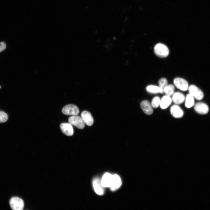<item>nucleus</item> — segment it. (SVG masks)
<instances>
[{
  "label": "nucleus",
  "instance_id": "a211bd4d",
  "mask_svg": "<svg viewBox=\"0 0 210 210\" xmlns=\"http://www.w3.org/2000/svg\"><path fill=\"white\" fill-rule=\"evenodd\" d=\"M159 87L160 89V93H164V89L165 87L168 85V82L167 79L165 78H162L159 81Z\"/></svg>",
  "mask_w": 210,
  "mask_h": 210
},
{
  "label": "nucleus",
  "instance_id": "dca6fc26",
  "mask_svg": "<svg viewBox=\"0 0 210 210\" xmlns=\"http://www.w3.org/2000/svg\"><path fill=\"white\" fill-rule=\"evenodd\" d=\"M172 101V98L170 96L167 95H165L162 97L161 100L160 106L162 109H165L169 106Z\"/></svg>",
  "mask_w": 210,
  "mask_h": 210
},
{
  "label": "nucleus",
  "instance_id": "423d86ee",
  "mask_svg": "<svg viewBox=\"0 0 210 210\" xmlns=\"http://www.w3.org/2000/svg\"><path fill=\"white\" fill-rule=\"evenodd\" d=\"M173 81L174 85L178 89L183 91H186L188 89V83L185 79L177 77L174 79Z\"/></svg>",
  "mask_w": 210,
  "mask_h": 210
},
{
  "label": "nucleus",
  "instance_id": "39448f33",
  "mask_svg": "<svg viewBox=\"0 0 210 210\" xmlns=\"http://www.w3.org/2000/svg\"><path fill=\"white\" fill-rule=\"evenodd\" d=\"M189 94L197 100H201L203 99L204 94L202 91L196 86L190 85L188 88Z\"/></svg>",
  "mask_w": 210,
  "mask_h": 210
},
{
  "label": "nucleus",
  "instance_id": "2eb2a0df",
  "mask_svg": "<svg viewBox=\"0 0 210 210\" xmlns=\"http://www.w3.org/2000/svg\"><path fill=\"white\" fill-rule=\"evenodd\" d=\"M185 99L184 94L180 92H176L172 94V101L176 104L182 103Z\"/></svg>",
  "mask_w": 210,
  "mask_h": 210
},
{
  "label": "nucleus",
  "instance_id": "4468645a",
  "mask_svg": "<svg viewBox=\"0 0 210 210\" xmlns=\"http://www.w3.org/2000/svg\"><path fill=\"white\" fill-rule=\"evenodd\" d=\"M113 178V175L108 173H105L101 179L102 184L104 187L111 186Z\"/></svg>",
  "mask_w": 210,
  "mask_h": 210
},
{
  "label": "nucleus",
  "instance_id": "412c9836",
  "mask_svg": "<svg viewBox=\"0 0 210 210\" xmlns=\"http://www.w3.org/2000/svg\"><path fill=\"white\" fill-rule=\"evenodd\" d=\"M161 99L158 96L154 97L151 102V104L153 107L155 108H157L160 104Z\"/></svg>",
  "mask_w": 210,
  "mask_h": 210
},
{
  "label": "nucleus",
  "instance_id": "ddd939ff",
  "mask_svg": "<svg viewBox=\"0 0 210 210\" xmlns=\"http://www.w3.org/2000/svg\"><path fill=\"white\" fill-rule=\"evenodd\" d=\"M141 107L144 112L147 115L151 114L153 112V107L148 101L144 100L142 101L140 104Z\"/></svg>",
  "mask_w": 210,
  "mask_h": 210
},
{
  "label": "nucleus",
  "instance_id": "5701e85b",
  "mask_svg": "<svg viewBox=\"0 0 210 210\" xmlns=\"http://www.w3.org/2000/svg\"><path fill=\"white\" fill-rule=\"evenodd\" d=\"M6 48V45L5 43L1 42L0 43V52H2L5 50Z\"/></svg>",
  "mask_w": 210,
  "mask_h": 210
},
{
  "label": "nucleus",
  "instance_id": "f03ea898",
  "mask_svg": "<svg viewBox=\"0 0 210 210\" xmlns=\"http://www.w3.org/2000/svg\"><path fill=\"white\" fill-rule=\"evenodd\" d=\"M11 208L14 210H22L24 207L23 200L18 197H13L10 199L9 202Z\"/></svg>",
  "mask_w": 210,
  "mask_h": 210
},
{
  "label": "nucleus",
  "instance_id": "20e7f679",
  "mask_svg": "<svg viewBox=\"0 0 210 210\" xmlns=\"http://www.w3.org/2000/svg\"><path fill=\"white\" fill-rule=\"evenodd\" d=\"M62 113L66 115H77L79 112V109L76 105L68 104L64 106L62 108Z\"/></svg>",
  "mask_w": 210,
  "mask_h": 210
},
{
  "label": "nucleus",
  "instance_id": "f8f14e48",
  "mask_svg": "<svg viewBox=\"0 0 210 210\" xmlns=\"http://www.w3.org/2000/svg\"><path fill=\"white\" fill-rule=\"evenodd\" d=\"M81 117L85 123L88 126H91L94 122L93 119L90 113L86 111H83L81 113Z\"/></svg>",
  "mask_w": 210,
  "mask_h": 210
},
{
  "label": "nucleus",
  "instance_id": "f257e3e1",
  "mask_svg": "<svg viewBox=\"0 0 210 210\" xmlns=\"http://www.w3.org/2000/svg\"><path fill=\"white\" fill-rule=\"evenodd\" d=\"M155 54L160 57H165L169 53V50L167 47L164 44L159 43L156 44L154 48Z\"/></svg>",
  "mask_w": 210,
  "mask_h": 210
},
{
  "label": "nucleus",
  "instance_id": "1a4fd4ad",
  "mask_svg": "<svg viewBox=\"0 0 210 210\" xmlns=\"http://www.w3.org/2000/svg\"><path fill=\"white\" fill-rule=\"evenodd\" d=\"M60 128L63 133L68 136H71L74 134L72 125L69 123H63L60 125Z\"/></svg>",
  "mask_w": 210,
  "mask_h": 210
},
{
  "label": "nucleus",
  "instance_id": "0eeeda50",
  "mask_svg": "<svg viewBox=\"0 0 210 210\" xmlns=\"http://www.w3.org/2000/svg\"><path fill=\"white\" fill-rule=\"evenodd\" d=\"M92 185L95 192L99 195H102L104 193V187L103 186L101 179L96 177L93 180Z\"/></svg>",
  "mask_w": 210,
  "mask_h": 210
},
{
  "label": "nucleus",
  "instance_id": "6e6552de",
  "mask_svg": "<svg viewBox=\"0 0 210 210\" xmlns=\"http://www.w3.org/2000/svg\"><path fill=\"white\" fill-rule=\"evenodd\" d=\"M122 185L121 180L120 177L117 174L113 175L112 182L110 189L111 191H115L119 189Z\"/></svg>",
  "mask_w": 210,
  "mask_h": 210
},
{
  "label": "nucleus",
  "instance_id": "aec40b11",
  "mask_svg": "<svg viewBox=\"0 0 210 210\" xmlns=\"http://www.w3.org/2000/svg\"><path fill=\"white\" fill-rule=\"evenodd\" d=\"M147 91L150 93H160V90L159 87L155 85H149L146 88Z\"/></svg>",
  "mask_w": 210,
  "mask_h": 210
},
{
  "label": "nucleus",
  "instance_id": "9b49d317",
  "mask_svg": "<svg viewBox=\"0 0 210 210\" xmlns=\"http://www.w3.org/2000/svg\"><path fill=\"white\" fill-rule=\"evenodd\" d=\"M170 112L173 117L177 118L182 117L183 115V110L177 104L174 105L171 107Z\"/></svg>",
  "mask_w": 210,
  "mask_h": 210
},
{
  "label": "nucleus",
  "instance_id": "6ab92c4d",
  "mask_svg": "<svg viewBox=\"0 0 210 210\" xmlns=\"http://www.w3.org/2000/svg\"><path fill=\"white\" fill-rule=\"evenodd\" d=\"M175 90L174 86L172 84L167 85L164 89V93L166 95L171 96L174 93Z\"/></svg>",
  "mask_w": 210,
  "mask_h": 210
},
{
  "label": "nucleus",
  "instance_id": "9d476101",
  "mask_svg": "<svg viewBox=\"0 0 210 210\" xmlns=\"http://www.w3.org/2000/svg\"><path fill=\"white\" fill-rule=\"evenodd\" d=\"M194 109L197 113L202 114L207 113L209 111V108L206 104L203 102H198L194 106Z\"/></svg>",
  "mask_w": 210,
  "mask_h": 210
},
{
  "label": "nucleus",
  "instance_id": "4be33fe9",
  "mask_svg": "<svg viewBox=\"0 0 210 210\" xmlns=\"http://www.w3.org/2000/svg\"><path fill=\"white\" fill-rule=\"evenodd\" d=\"M8 116L5 112L0 111V123H4L6 122L8 120Z\"/></svg>",
  "mask_w": 210,
  "mask_h": 210
},
{
  "label": "nucleus",
  "instance_id": "f3484780",
  "mask_svg": "<svg viewBox=\"0 0 210 210\" xmlns=\"http://www.w3.org/2000/svg\"><path fill=\"white\" fill-rule=\"evenodd\" d=\"M194 103V97L190 94H188L185 99V106L186 107H191L193 106Z\"/></svg>",
  "mask_w": 210,
  "mask_h": 210
},
{
  "label": "nucleus",
  "instance_id": "7ed1b4c3",
  "mask_svg": "<svg viewBox=\"0 0 210 210\" xmlns=\"http://www.w3.org/2000/svg\"><path fill=\"white\" fill-rule=\"evenodd\" d=\"M68 122L72 125L79 129H82L85 127V123L81 117L77 115L70 117L69 118Z\"/></svg>",
  "mask_w": 210,
  "mask_h": 210
},
{
  "label": "nucleus",
  "instance_id": "b1692460",
  "mask_svg": "<svg viewBox=\"0 0 210 210\" xmlns=\"http://www.w3.org/2000/svg\"><path fill=\"white\" fill-rule=\"evenodd\" d=\"M1 88V86H0V89Z\"/></svg>",
  "mask_w": 210,
  "mask_h": 210
}]
</instances>
